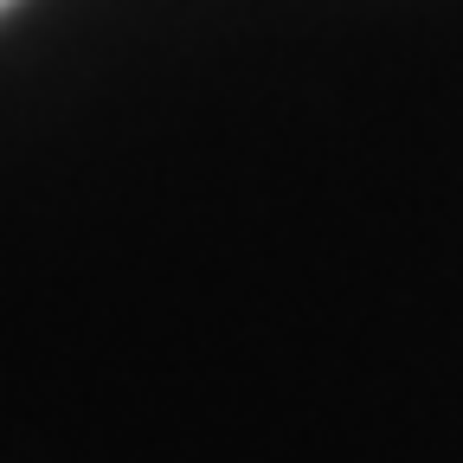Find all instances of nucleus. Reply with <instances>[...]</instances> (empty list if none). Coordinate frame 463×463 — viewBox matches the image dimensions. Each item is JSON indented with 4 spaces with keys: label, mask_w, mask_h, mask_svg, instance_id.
I'll return each instance as SVG.
<instances>
[{
    "label": "nucleus",
    "mask_w": 463,
    "mask_h": 463,
    "mask_svg": "<svg viewBox=\"0 0 463 463\" xmlns=\"http://www.w3.org/2000/svg\"><path fill=\"white\" fill-rule=\"evenodd\" d=\"M0 7H14V0H0Z\"/></svg>",
    "instance_id": "nucleus-1"
}]
</instances>
